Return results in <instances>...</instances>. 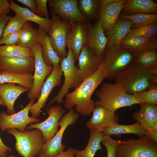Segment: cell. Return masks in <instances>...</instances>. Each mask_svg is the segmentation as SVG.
<instances>
[{"label":"cell","instance_id":"17","mask_svg":"<svg viewBox=\"0 0 157 157\" xmlns=\"http://www.w3.org/2000/svg\"><path fill=\"white\" fill-rule=\"evenodd\" d=\"M92 113V116L86 125L89 129L103 132L105 130L118 123V115L115 112L102 107L95 106Z\"/></svg>","mask_w":157,"mask_h":157},{"label":"cell","instance_id":"28","mask_svg":"<svg viewBox=\"0 0 157 157\" xmlns=\"http://www.w3.org/2000/svg\"><path fill=\"white\" fill-rule=\"evenodd\" d=\"M39 41V33L38 28H34L30 22H26L21 29L17 45L31 49Z\"/></svg>","mask_w":157,"mask_h":157},{"label":"cell","instance_id":"40","mask_svg":"<svg viewBox=\"0 0 157 157\" xmlns=\"http://www.w3.org/2000/svg\"><path fill=\"white\" fill-rule=\"evenodd\" d=\"M21 29L6 36L3 37L0 40V45L4 44L6 45H17L20 34Z\"/></svg>","mask_w":157,"mask_h":157},{"label":"cell","instance_id":"1","mask_svg":"<svg viewBox=\"0 0 157 157\" xmlns=\"http://www.w3.org/2000/svg\"><path fill=\"white\" fill-rule=\"evenodd\" d=\"M106 72L102 63L93 75L82 81L74 90L65 96L64 107L66 109L75 107L76 112L83 115H90L95 107L92 96L98 85L105 78Z\"/></svg>","mask_w":157,"mask_h":157},{"label":"cell","instance_id":"48","mask_svg":"<svg viewBox=\"0 0 157 157\" xmlns=\"http://www.w3.org/2000/svg\"><path fill=\"white\" fill-rule=\"evenodd\" d=\"M144 135L155 142L157 143V131H146Z\"/></svg>","mask_w":157,"mask_h":157},{"label":"cell","instance_id":"45","mask_svg":"<svg viewBox=\"0 0 157 157\" xmlns=\"http://www.w3.org/2000/svg\"><path fill=\"white\" fill-rule=\"evenodd\" d=\"M12 17L5 14L0 15V40L3 36L4 28L7 22Z\"/></svg>","mask_w":157,"mask_h":157},{"label":"cell","instance_id":"23","mask_svg":"<svg viewBox=\"0 0 157 157\" xmlns=\"http://www.w3.org/2000/svg\"><path fill=\"white\" fill-rule=\"evenodd\" d=\"M133 24L132 22L129 19L118 18L111 29L105 32L108 38L106 51L114 45L120 44Z\"/></svg>","mask_w":157,"mask_h":157},{"label":"cell","instance_id":"37","mask_svg":"<svg viewBox=\"0 0 157 157\" xmlns=\"http://www.w3.org/2000/svg\"><path fill=\"white\" fill-rule=\"evenodd\" d=\"M157 33V23L156 22L131 29L124 38L136 36L149 38L156 35Z\"/></svg>","mask_w":157,"mask_h":157},{"label":"cell","instance_id":"44","mask_svg":"<svg viewBox=\"0 0 157 157\" xmlns=\"http://www.w3.org/2000/svg\"><path fill=\"white\" fill-rule=\"evenodd\" d=\"M37 157H48L40 153ZM53 157H75L74 149L72 147L69 148L65 151H63L57 156Z\"/></svg>","mask_w":157,"mask_h":157},{"label":"cell","instance_id":"51","mask_svg":"<svg viewBox=\"0 0 157 157\" xmlns=\"http://www.w3.org/2000/svg\"><path fill=\"white\" fill-rule=\"evenodd\" d=\"M15 157V156L13 155H11L9 156H6V157Z\"/></svg>","mask_w":157,"mask_h":157},{"label":"cell","instance_id":"21","mask_svg":"<svg viewBox=\"0 0 157 157\" xmlns=\"http://www.w3.org/2000/svg\"><path fill=\"white\" fill-rule=\"evenodd\" d=\"M127 1L119 0L100 9L97 17L101 22L104 32L110 31L115 25Z\"/></svg>","mask_w":157,"mask_h":157},{"label":"cell","instance_id":"27","mask_svg":"<svg viewBox=\"0 0 157 157\" xmlns=\"http://www.w3.org/2000/svg\"><path fill=\"white\" fill-rule=\"evenodd\" d=\"M104 135L102 132L90 129V137L86 147L83 150L74 149L75 157H94L96 152L102 149L100 143Z\"/></svg>","mask_w":157,"mask_h":157},{"label":"cell","instance_id":"33","mask_svg":"<svg viewBox=\"0 0 157 157\" xmlns=\"http://www.w3.org/2000/svg\"><path fill=\"white\" fill-rule=\"evenodd\" d=\"M120 18L131 20L133 23L131 29L157 22V14L138 13L129 15L122 14Z\"/></svg>","mask_w":157,"mask_h":157},{"label":"cell","instance_id":"36","mask_svg":"<svg viewBox=\"0 0 157 157\" xmlns=\"http://www.w3.org/2000/svg\"><path fill=\"white\" fill-rule=\"evenodd\" d=\"M133 94L139 104L147 103L157 105V82H152L147 90Z\"/></svg>","mask_w":157,"mask_h":157},{"label":"cell","instance_id":"12","mask_svg":"<svg viewBox=\"0 0 157 157\" xmlns=\"http://www.w3.org/2000/svg\"><path fill=\"white\" fill-rule=\"evenodd\" d=\"M51 13L70 23L88 21L80 11L77 0H48Z\"/></svg>","mask_w":157,"mask_h":157},{"label":"cell","instance_id":"24","mask_svg":"<svg viewBox=\"0 0 157 157\" xmlns=\"http://www.w3.org/2000/svg\"><path fill=\"white\" fill-rule=\"evenodd\" d=\"M122 11V14L125 15L157 14V4L151 0H129Z\"/></svg>","mask_w":157,"mask_h":157},{"label":"cell","instance_id":"32","mask_svg":"<svg viewBox=\"0 0 157 157\" xmlns=\"http://www.w3.org/2000/svg\"><path fill=\"white\" fill-rule=\"evenodd\" d=\"M99 3V0H78L80 11L88 21L97 17L100 9Z\"/></svg>","mask_w":157,"mask_h":157},{"label":"cell","instance_id":"19","mask_svg":"<svg viewBox=\"0 0 157 157\" xmlns=\"http://www.w3.org/2000/svg\"><path fill=\"white\" fill-rule=\"evenodd\" d=\"M35 67L34 58H0V71L17 74L32 73Z\"/></svg>","mask_w":157,"mask_h":157},{"label":"cell","instance_id":"29","mask_svg":"<svg viewBox=\"0 0 157 157\" xmlns=\"http://www.w3.org/2000/svg\"><path fill=\"white\" fill-rule=\"evenodd\" d=\"M33 75L32 73L17 74L0 71V84L15 83L30 90L33 85Z\"/></svg>","mask_w":157,"mask_h":157},{"label":"cell","instance_id":"41","mask_svg":"<svg viewBox=\"0 0 157 157\" xmlns=\"http://www.w3.org/2000/svg\"><path fill=\"white\" fill-rule=\"evenodd\" d=\"M36 3L37 15L38 16L49 18L47 7V0H35Z\"/></svg>","mask_w":157,"mask_h":157},{"label":"cell","instance_id":"31","mask_svg":"<svg viewBox=\"0 0 157 157\" xmlns=\"http://www.w3.org/2000/svg\"><path fill=\"white\" fill-rule=\"evenodd\" d=\"M33 58L31 49L19 46H0V58Z\"/></svg>","mask_w":157,"mask_h":157},{"label":"cell","instance_id":"46","mask_svg":"<svg viewBox=\"0 0 157 157\" xmlns=\"http://www.w3.org/2000/svg\"><path fill=\"white\" fill-rule=\"evenodd\" d=\"M12 151L11 148L6 146L3 142L0 136V157H6L9 152H11Z\"/></svg>","mask_w":157,"mask_h":157},{"label":"cell","instance_id":"16","mask_svg":"<svg viewBox=\"0 0 157 157\" xmlns=\"http://www.w3.org/2000/svg\"><path fill=\"white\" fill-rule=\"evenodd\" d=\"M88 24L87 46L97 56L103 58L108 38L105 35L101 22L98 20L92 24L88 21Z\"/></svg>","mask_w":157,"mask_h":157},{"label":"cell","instance_id":"18","mask_svg":"<svg viewBox=\"0 0 157 157\" xmlns=\"http://www.w3.org/2000/svg\"><path fill=\"white\" fill-rule=\"evenodd\" d=\"M103 60V58L97 56L87 45L83 48L78 60V74L82 81L97 71Z\"/></svg>","mask_w":157,"mask_h":157},{"label":"cell","instance_id":"22","mask_svg":"<svg viewBox=\"0 0 157 157\" xmlns=\"http://www.w3.org/2000/svg\"><path fill=\"white\" fill-rule=\"evenodd\" d=\"M30 90L15 83L0 84V97L5 104L8 114L16 113L14 106L16 100L22 94Z\"/></svg>","mask_w":157,"mask_h":157},{"label":"cell","instance_id":"25","mask_svg":"<svg viewBox=\"0 0 157 157\" xmlns=\"http://www.w3.org/2000/svg\"><path fill=\"white\" fill-rule=\"evenodd\" d=\"M39 42L42 45V53L43 61L48 66L59 65L61 59L54 50L46 31L38 26Z\"/></svg>","mask_w":157,"mask_h":157},{"label":"cell","instance_id":"47","mask_svg":"<svg viewBox=\"0 0 157 157\" xmlns=\"http://www.w3.org/2000/svg\"><path fill=\"white\" fill-rule=\"evenodd\" d=\"M149 49H157V35L150 38L149 44Z\"/></svg>","mask_w":157,"mask_h":157},{"label":"cell","instance_id":"38","mask_svg":"<svg viewBox=\"0 0 157 157\" xmlns=\"http://www.w3.org/2000/svg\"><path fill=\"white\" fill-rule=\"evenodd\" d=\"M27 21L21 16L16 14L7 22L4 28L3 37L21 30Z\"/></svg>","mask_w":157,"mask_h":157},{"label":"cell","instance_id":"8","mask_svg":"<svg viewBox=\"0 0 157 157\" xmlns=\"http://www.w3.org/2000/svg\"><path fill=\"white\" fill-rule=\"evenodd\" d=\"M79 117V114L73 108L69 109L59 121V125L60 126V130L52 139L43 145L40 153L47 157H53L63 151L65 148L62 143L63 133L68 126L76 122Z\"/></svg>","mask_w":157,"mask_h":157},{"label":"cell","instance_id":"34","mask_svg":"<svg viewBox=\"0 0 157 157\" xmlns=\"http://www.w3.org/2000/svg\"><path fill=\"white\" fill-rule=\"evenodd\" d=\"M150 39L140 36L125 38L120 44L131 50L137 55L142 51L149 49Z\"/></svg>","mask_w":157,"mask_h":157},{"label":"cell","instance_id":"42","mask_svg":"<svg viewBox=\"0 0 157 157\" xmlns=\"http://www.w3.org/2000/svg\"><path fill=\"white\" fill-rule=\"evenodd\" d=\"M11 9L10 5L7 0H0V15H6L10 13Z\"/></svg>","mask_w":157,"mask_h":157},{"label":"cell","instance_id":"43","mask_svg":"<svg viewBox=\"0 0 157 157\" xmlns=\"http://www.w3.org/2000/svg\"><path fill=\"white\" fill-rule=\"evenodd\" d=\"M17 1L28 7L31 11L37 15V6L35 0H17Z\"/></svg>","mask_w":157,"mask_h":157},{"label":"cell","instance_id":"2","mask_svg":"<svg viewBox=\"0 0 157 157\" xmlns=\"http://www.w3.org/2000/svg\"><path fill=\"white\" fill-rule=\"evenodd\" d=\"M115 80V83L120 85L126 92L133 94L147 90L152 82H157V76L135 62Z\"/></svg>","mask_w":157,"mask_h":157},{"label":"cell","instance_id":"15","mask_svg":"<svg viewBox=\"0 0 157 157\" xmlns=\"http://www.w3.org/2000/svg\"><path fill=\"white\" fill-rule=\"evenodd\" d=\"M88 22L71 23L66 41V47L70 48L75 61L78 60L83 48L87 45Z\"/></svg>","mask_w":157,"mask_h":157},{"label":"cell","instance_id":"50","mask_svg":"<svg viewBox=\"0 0 157 157\" xmlns=\"http://www.w3.org/2000/svg\"><path fill=\"white\" fill-rule=\"evenodd\" d=\"M0 105H1L3 106H6L4 102L0 97Z\"/></svg>","mask_w":157,"mask_h":157},{"label":"cell","instance_id":"49","mask_svg":"<svg viewBox=\"0 0 157 157\" xmlns=\"http://www.w3.org/2000/svg\"><path fill=\"white\" fill-rule=\"evenodd\" d=\"M119 0H100V9L104 6L112 3L119 1Z\"/></svg>","mask_w":157,"mask_h":157},{"label":"cell","instance_id":"26","mask_svg":"<svg viewBox=\"0 0 157 157\" xmlns=\"http://www.w3.org/2000/svg\"><path fill=\"white\" fill-rule=\"evenodd\" d=\"M11 10L16 14L18 15L28 22H32L39 25L48 33L51 27L52 22L51 19L42 17L37 15L26 7H22L12 0L8 1Z\"/></svg>","mask_w":157,"mask_h":157},{"label":"cell","instance_id":"13","mask_svg":"<svg viewBox=\"0 0 157 157\" xmlns=\"http://www.w3.org/2000/svg\"><path fill=\"white\" fill-rule=\"evenodd\" d=\"M65 112V110L61 105L51 106L47 111L49 117L40 123H31L26 129L29 130L37 129L40 130L45 144L52 139L58 131L59 121Z\"/></svg>","mask_w":157,"mask_h":157},{"label":"cell","instance_id":"20","mask_svg":"<svg viewBox=\"0 0 157 157\" xmlns=\"http://www.w3.org/2000/svg\"><path fill=\"white\" fill-rule=\"evenodd\" d=\"M139 105L140 109L133 112V118L146 131H157V105L147 103Z\"/></svg>","mask_w":157,"mask_h":157},{"label":"cell","instance_id":"11","mask_svg":"<svg viewBox=\"0 0 157 157\" xmlns=\"http://www.w3.org/2000/svg\"><path fill=\"white\" fill-rule=\"evenodd\" d=\"M35 100L30 101L27 105L17 113L9 115L7 112H0V129L2 131L8 129H17L22 132H25L27 126L33 123H39L40 120L28 115L30 108Z\"/></svg>","mask_w":157,"mask_h":157},{"label":"cell","instance_id":"5","mask_svg":"<svg viewBox=\"0 0 157 157\" xmlns=\"http://www.w3.org/2000/svg\"><path fill=\"white\" fill-rule=\"evenodd\" d=\"M6 131L15 138V149L23 157H35L40 154L44 144L42 133L37 129L27 130L24 132L16 129H9Z\"/></svg>","mask_w":157,"mask_h":157},{"label":"cell","instance_id":"9","mask_svg":"<svg viewBox=\"0 0 157 157\" xmlns=\"http://www.w3.org/2000/svg\"><path fill=\"white\" fill-rule=\"evenodd\" d=\"M42 45L38 42L31 48L35 63L33 83L31 89L27 93L30 101L38 99L42 85L47 76L51 73L53 66L47 65L43 60L42 53Z\"/></svg>","mask_w":157,"mask_h":157},{"label":"cell","instance_id":"35","mask_svg":"<svg viewBox=\"0 0 157 157\" xmlns=\"http://www.w3.org/2000/svg\"><path fill=\"white\" fill-rule=\"evenodd\" d=\"M135 62L148 69L157 67L156 50L147 49L142 51L136 55Z\"/></svg>","mask_w":157,"mask_h":157},{"label":"cell","instance_id":"6","mask_svg":"<svg viewBox=\"0 0 157 157\" xmlns=\"http://www.w3.org/2000/svg\"><path fill=\"white\" fill-rule=\"evenodd\" d=\"M118 141L116 157H157V143L145 135L137 139Z\"/></svg>","mask_w":157,"mask_h":157},{"label":"cell","instance_id":"30","mask_svg":"<svg viewBox=\"0 0 157 157\" xmlns=\"http://www.w3.org/2000/svg\"><path fill=\"white\" fill-rule=\"evenodd\" d=\"M146 131L137 122L129 125L115 124L103 131L104 135L111 136L122 134H133L139 136L144 135Z\"/></svg>","mask_w":157,"mask_h":157},{"label":"cell","instance_id":"7","mask_svg":"<svg viewBox=\"0 0 157 157\" xmlns=\"http://www.w3.org/2000/svg\"><path fill=\"white\" fill-rule=\"evenodd\" d=\"M75 62L72 51L70 48H69L67 56L62 59L60 63L64 77L63 84L50 103L49 107L55 102L58 104L63 103V98L69 92V90L71 88L75 90L82 82L78 75V67L75 65Z\"/></svg>","mask_w":157,"mask_h":157},{"label":"cell","instance_id":"3","mask_svg":"<svg viewBox=\"0 0 157 157\" xmlns=\"http://www.w3.org/2000/svg\"><path fill=\"white\" fill-rule=\"evenodd\" d=\"M95 95L99 99L94 101L95 106H101L113 112L120 108L139 104L134 94L127 93L120 85L115 83H103Z\"/></svg>","mask_w":157,"mask_h":157},{"label":"cell","instance_id":"10","mask_svg":"<svg viewBox=\"0 0 157 157\" xmlns=\"http://www.w3.org/2000/svg\"><path fill=\"white\" fill-rule=\"evenodd\" d=\"M51 19L52 23L48 36L54 50L61 60L67 54L66 41L71 23L53 14H52Z\"/></svg>","mask_w":157,"mask_h":157},{"label":"cell","instance_id":"39","mask_svg":"<svg viewBox=\"0 0 157 157\" xmlns=\"http://www.w3.org/2000/svg\"><path fill=\"white\" fill-rule=\"evenodd\" d=\"M101 142L106 148L107 157H116V150L118 140H113L110 135H104Z\"/></svg>","mask_w":157,"mask_h":157},{"label":"cell","instance_id":"4","mask_svg":"<svg viewBox=\"0 0 157 157\" xmlns=\"http://www.w3.org/2000/svg\"><path fill=\"white\" fill-rule=\"evenodd\" d=\"M136 54L120 44L114 45L106 51L103 62L106 72V78L115 79L135 62Z\"/></svg>","mask_w":157,"mask_h":157},{"label":"cell","instance_id":"14","mask_svg":"<svg viewBox=\"0 0 157 157\" xmlns=\"http://www.w3.org/2000/svg\"><path fill=\"white\" fill-rule=\"evenodd\" d=\"M51 73L47 76L44 83L40 97L37 101L31 106L30 111L32 116L38 117L42 108L46 105L47 100L53 88L61 83V77L63 74L60 65L53 66Z\"/></svg>","mask_w":157,"mask_h":157}]
</instances>
